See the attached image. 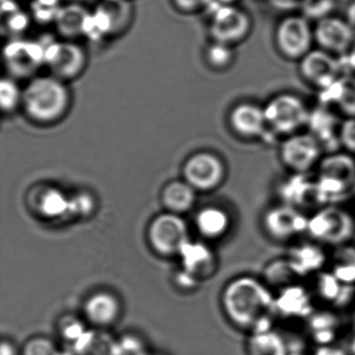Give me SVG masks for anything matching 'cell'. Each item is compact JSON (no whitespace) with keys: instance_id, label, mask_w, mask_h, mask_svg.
Returning <instances> with one entry per match:
<instances>
[{"instance_id":"cell-46","label":"cell","mask_w":355,"mask_h":355,"mask_svg":"<svg viewBox=\"0 0 355 355\" xmlns=\"http://www.w3.org/2000/svg\"><path fill=\"white\" fill-rule=\"evenodd\" d=\"M345 20L355 30V0L349 3L345 11Z\"/></svg>"},{"instance_id":"cell-33","label":"cell","mask_w":355,"mask_h":355,"mask_svg":"<svg viewBox=\"0 0 355 355\" xmlns=\"http://www.w3.org/2000/svg\"><path fill=\"white\" fill-rule=\"evenodd\" d=\"M24 91L20 90L14 78H3L0 84V103L1 109L6 113L15 111L22 105Z\"/></svg>"},{"instance_id":"cell-38","label":"cell","mask_w":355,"mask_h":355,"mask_svg":"<svg viewBox=\"0 0 355 355\" xmlns=\"http://www.w3.org/2000/svg\"><path fill=\"white\" fill-rule=\"evenodd\" d=\"M7 12L8 32L12 34H19L28 26V17L26 14L20 12L11 1H8V8L3 7V12Z\"/></svg>"},{"instance_id":"cell-11","label":"cell","mask_w":355,"mask_h":355,"mask_svg":"<svg viewBox=\"0 0 355 355\" xmlns=\"http://www.w3.org/2000/svg\"><path fill=\"white\" fill-rule=\"evenodd\" d=\"M44 65L51 76L66 82L84 71L86 55L82 47L72 41H51L44 45Z\"/></svg>"},{"instance_id":"cell-13","label":"cell","mask_w":355,"mask_h":355,"mask_svg":"<svg viewBox=\"0 0 355 355\" xmlns=\"http://www.w3.org/2000/svg\"><path fill=\"white\" fill-rule=\"evenodd\" d=\"M313 37L318 49L345 57L355 41V30L345 18L329 15L315 21Z\"/></svg>"},{"instance_id":"cell-37","label":"cell","mask_w":355,"mask_h":355,"mask_svg":"<svg viewBox=\"0 0 355 355\" xmlns=\"http://www.w3.org/2000/svg\"><path fill=\"white\" fill-rule=\"evenodd\" d=\"M22 355H65L49 338H36L26 343Z\"/></svg>"},{"instance_id":"cell-10","label":"cell","mask_w":355,"mask_h":355,"mask_svg":"<svg viewBox=\"0 0 355 355\" xmlns=\"http://www.w3.org/2000/svg\"><path fill=\"white\" fill-rule=\"evenodd\" d=\"M313 174L288 173L278 180L274 190L277 202L292 205L309 214L323 207L315 175L311 176Z\"/></svg>"},{"instance_id":"cell-48","label":"cell","mask_w":355,"mask_h":355,"mask_svg":"<svg viewBox=\"0 0 355 355\" xmlns=\"http://www.w3.org/2000/svg\"><path fill=\"white\" fill-rule=\"evenodd\" d=\"M348 351L349 353H350V355H355V332H353L352 338H351Z\"/></svg>"},{"instance_id":"cell-35","label":"cell","mask_w":355,"mask_h":355,"mask_svg":"<svg viewBox=\"0 0 355 355\" xmlns=\"http://www.w3.org/2000/svg\"><path fill=\"white\" fill-rule=\"evenodd\" d=\"M33 15L41 22L55 21L61 6L60 0H34Z\"/></svg>"},{"instance_id":"cell-8","label":"cell","mask_w":355,"mask_h":355,"mask_svg":"<svg viewBox=\"0 0 355 355\" xmlns=\"http://www.w3.org/2000/svg\"><path fill=\"white\" fill-rule=\"evenodd\" d=\"M274 44L284 59L299 62L315 44L313 26L302 14L286 16L276 26Z\"/></svg>"},{"instance_id":"cell-12","label":"cell","mask_w":355,"mask_h":355,"mask_svg":"<svg viewBox=\"0 0 355 355\" xmlns=\"http://www.w3.org/2000/svg\"><path fill=\"white\" fill-rule=\"evenodd\" d=\"M209 28L214 41L234 46L250 35L252 21L244 10L236 6H227L211 14Z\"/></svg>"},{"instance_id":"cell-49","label":"cell","mask_w":355,"mask_h":355,"mask_svg":"<svg viewBox=\"0 0 355 355\" xmlns=\"http://www.w3.org/2000/svg\"><path fill=\"white\" fill-rule=\"evenodd\" d=\"M286 355H306L302 350H290Z\"/></svg>"},{"instance_id":"cell-2","label":"cell","mask_w":355,"mask_h":355,"mask_svg":"<svg viewBox=\"0 0 355 355\" xmlns=\"http://www.w3.org/2000/svg\"><path fill=\"white\" fill-rule=\"evenodd\" d=\"M69 105L70 93L65 82L53 76L31 80L22 95L24 112L37 123L59 121L67 113Z\"/></svg>"},{"instance_id":"cell-1","label":"cell","mask_w":355,"mask_h":355,"mask_svg":"<svg viewBox=\"0 0 355 355\" xmlns=\"http://www.w3.org/2000/svg\"><path fill=\"white\" fill-rule=\"evenodd\" d=\"M222 305L232 325L247 336L275 328V292L261 276L243 274L230 280L222 294Z\"/></svg>"},{"instance_id":"cell-36","label":"cell","mask_w":355,"mask_h":355,"mask_svg":"<svg viewBox=\"0 0 355 355\" xmlns=\"http://www.w3.org/2000/svg\"><path fill=\"white\" fill-rule=\"evenodd\" d=\"M334 0H302L303 16L307 19L320 20L331 15Z\"/></svg>"},{"instance_id":"cell-24","label":"cell","mask_w":355,"mask_h":355,"mask_svg":"<svg viewBox=\"0 0 355 355\" xmlns=\"http://www.w3.org/2000/svg\"><path fill=\"white\" fill-rule=\"evenodd\" d=\"M261 279L274 291L282 290L291 284L302 282L286 255L274 257L263 265Z\"/></svg>"},{"instance_id":"cell-39","label":"cell","mask_w":355,"mask_h":355,"mask_svg":"<svg viewBox=\"0 0 355 355\" xmlns=\"http://www.w3.org/2000/svg\"><path fill=\"white\" fill-rule=\"evenodd\" d=\"M338 141L340 149L355 157V118H346L340 124Z\"/></svg>"},{"instance_id":"cell-28","label":"cell","mask_w":355,"mask_h":355,"mask_svg":"<svg viewBox=\"0 0 355 355\" xmlns=\"http://www.w3.org/2000/svg\"><path fill=\"white\" fill-rule=\"evenodd\" d=\"M197 226L203 236L217 239L227 234L232 219L225 209L220 207H205L197 216Z\"/></svg>"},{"instance_id":"cell-22","label":"cell","mask_w":355,"mask_h":355,"mask_svg":"<svg viewBox=\"0 0 355 355\" xmlns=\"http://www.w3.org/2000/svg\"><path fill=\"white\" fill-rule=\"evenodd\" d=\"M324 105L332 107L340 115L355 118V74L345 72L336 83L322 91Z\"/></svg>"},{"instance_id":"cell-18","label":"cell","mask_w":355,"mask_h":355,"mask_svg":"<svg viewBox=\"0 0 355 355\" xmlns=\"http://www.w3.org/2000/svg\"><path fill=\"white\" fill-rule=\"evenodd\" d=\"M329 253L323 245L309 239L291 244L286 257L303 280L326 270L329 263Z\"/></svg>"},{"instance_id":"cell-27","label":"cell","mask_w":355,"mask_h":355,"mask_svg":"<svg viewBox=\"0 0 355 355\" xmlns=\"http://www.w3.org/2000/svg\"><path fill=\"white\" fill-rule=\"evenodd\" d=\"M327 269L345 284H355V245L331 249Z\"/></svg>"},{"instance_id":"cell-7","label":"cell","mask_w":355,"mask_h":355,"mask_svg":"<svg viewBox=\"0 0 355 355\" xmlns=\"http://www.w3.org/2000/svg\"><path fill=\"white\" fill-rule=\"evenodd\" d=\"M324 155L321 143L309 132L286 137L278 148V159L288 173H315Z\"/></svg>"},{"instance_id":"cell-20","label":"cell","mask_w":355,"mask_h":355,"mask_svg":"<svg viewBox=\"0 0 355 355\" xmlns=\"http://www.w3.org/2000/svg\"><path fill=\"white\" fill-rule=\"evenodd\" d=\"M232 132L243 140H261L269 134L263 107L251 103H241L232 107L228 116Z\"/></svg>"},{"instance_id":"cell-23","label":"cell","mask_w":355,"mask_h":355,"mask_svg":"<svg viewBox=\"0 0 355 355\" xmlns=\"http://www.w3.org/2000/svg\"><path fill=\"white\" fill-rule=\"evenodd\" d=\"M288 351V340L275 328L248 334L245 342L246 355H286Z\"/></svg>"},{"instance_id":"cell-29","label":"cell","mask_w":355,"mask_h":355,"mask_svg":"<svg viewBox=\"0 0 355 355\" xmlns=\"http://www.w3.org/2000/svg\"><path fill=\"white\" fill-rule=\"evenodd\" d=\"M76 355H121L120 344L105 334L87 331L74 344Z\"/></svg>"},{"instance_id":"cell-14","label":"cell","mask_w":355,"mask_h":355,"mask_svg":"<svg viewBox=\"0 0 355 355\" xmlns=\"http://www.w3.org/2000/svg\"><path fill=\"white\" fill-rule=\"evenodd\" d=\"M315 297L311 288L302 282L291 284L275 292V309L278 320L306 321L315 307Z\"/></svg>"},{"instance_id":"cell-9","label":"cell","mask_w":355,"mask_h":355,"mask_svg":"<svg viewBox=\"0 0 355 355\" xmlns=\"http://www.w3.org/2000/svg\"><path fill=\"white\" fill-rule=\"evenodd\" d=\"M298 63L301 78L320 92L329 88L345 73L340 58L318 47Z\"/></svg>"},{"instance_id":"cell-16","label":"cell","mask_w":355,"mask_h":355,"mask_svg":"<svg viewBox=\"0 0 355 355\" xmlns=\"http://www.w3.org/2000/svg\"><path fill=\"white\" fill-rule=\"evenodd\" d=\"M309 279L315 301L324 303L327 309L340 313L354 306L355 284H343L328 269L315 274Z\"/></svg>"},{"instance_id":"cell-3","label":"cell","mask_w":355,"mask_h":355,"mask_svg":"<svg viewBox=\"0 0 355 355\" xmlns=\"http://www.w3.org/2000/svg\"><path fill=\"white\" fill-rule=\"evenodd\" d=\"M313 175L322 205H340L355 191V157L343 149L326 153Z\"/></svg>"},{"instance_id":"cell-4","label":"cell","mask_w":355,"mask_h":355,"mask_svg":"<svg viewBox=\"0 0 355 355\" xmlns=\"http://www.w3.org/2000/svg\"><path fill=\"white\" fill-rule=\"evenodd\" d=\"M306 236L326 248L352 243L355 218L351 209L340 205H326L309 215Z\"/></svg>"},{"instance_id":"cell-50","label":"cell","mask_w":355,"mask_h":355,"mask_svg":"<svg viewBox=\"0 0 355 355\" xmlns=\"http://www.w3.org/2000/svg\"><path fill=\"white\" fill-rule=\"evenodd\" d=\"M352 328L353 332H355V305L352 309Z\"/></svg>"},{"instance_id":"cell-19","label":"cell","mask_w":355,"mask_h":355,"mask_svg":"<svg viewBox=\"0 0 355 355\" xmlns=\"http://www.w3.org/2000/svg\"><path fill=\"white\" fill-rule=\"evenodd\" d=\"M223 161L213 153H201L193 155L184 166L187 182L193 188L211 190L217 188L225 178Z\"/></svg>"},{"instance_id":"cell-51","label":"cell","mask_w":355,"mask_h":355,"mask_svg":"<svg viewBox=\"0 0 355 355\" xmlns=\"http://www.w3.org/2000/svg\"><path fill=\"white\" fill-rule=\"evenodd\" d=\"M351 211H352L353 216H354L355 218V191L352 195V209H351Z\"/></svg>"},{"instance_id":"cell-40","label":"cell","mask_w":355,"mask_h":355,"mask_svg":"<svg viewBox=\"0 0 355 355\" xmlns=\"http://www.w3.org/2000/svg\"><path fill=\"white\" fill-rule=\"evenodd\" d=\"M93 207V201L87 195H78L70 199V211L78 215H86L91 211Z\"/></svg>"},{"instance_id":"cell-21","label":"cell","mask_w":355,"mask_h":355,"mask_svg":"<svg viewBox=\"0 0 355 355\" xmlns=\"http://www.w3.org/2000/svg\"><path fill=\"white\" fill-rule=\"evenodd\" d=\"M304 323L307 336L315 346L336 344L342 329L338 311L327 307L315 309Z\"/></svg>"},{"instance_id":"cell-34","label":"cell","mask_w":355,"mask_h":355,"mask_svg":"<svg viewBox=\"0 0 355 355\" xmlns=\"http://www.w3.org/2000/svg\"><path fill=\"white\" fill-rule=\"evenodd\" d=\"M234 59V51L230 45L214 42L207 49V61L211 68L222 70L232 65Z\"/></svg>"},{"instance_id":"cell-5","label":"cell","mask_w":355,"mask_h":355,"mask_svg":"<svg viewBox=\"0 0 355 355\" xmlns=\"http://www.w3.org/2000/svg\"><path fill=\"white\" fill-rule=\"evenodd\" d=\"M309 215L292 205L273 203L261 214L259 227L271 242L291 245L306 236Z\"/></svg>"},{"instance_id":"cell-47","label":"cell","mask_w":355,"mask_h":355,"mask_svg":"<svg viewBox=\"0 0 355 355\" xmlns=\"http://www.w3.org/2000/svg\"><path fill=\"white\" fill-rule=\"evenodd\" d=\"M0 355H17V351L11 343L3 340L0 347Z\"/></svg>"},{"instance_id":"cell-41","label":"cell","mask_w":355,"mask_h":355,"mask_svg":"<svg viewBox=\"0 0 355 355\" xmlns=\"http://www.w3.org/2000/svg\"><path fill=\"white\" fill-rule=\"evenodd\" d=\"M311 355H350L347 349L342 348L336 344L315 346Z\"/></svg>"},{"instance_id":"cell-45","label":"cell","mask_w":355,"mask_h":355,"mask_svg":"<svg viewBox=\"0 0 355 355\" xmlns=\"http://www.w3.org/2000/svg\"><path fill=\"white\" fill-rule=\"evenodd\" d=\"M344 68L349 70L350 73L355 74V41L345 57L342 58Z\"/></svg>"},{"instance_id":"cell-30","label":"cell","mask_w":355,"mask_h":355,"mask_svg":"<svg viewBox=\"0 0 355 355\" xmlns=\"http://www.w3.org/2000/svg\"><path fill=\"white\" fill-rule=\"evenodd\" d=\"M119 306L116 299L107 293H99L89 299L86 313L91 321L96 324L111 323L117 318Z\"/></svg>"},{"instance_id":"cell-31","label":"cell","mask_w":355,"mask_h":355,"mask_svg":"<svg viewBox=\"0 0 355 355\" xmlns=\"http://www.w3.org/2000/svg\"><path fill=\"white\" fill-rule=\"evenodd\" d=\"M163 201L172 211H188L195 201L194 189L189 182H172L164 190Z\"/></svg>"},{"instance_id":"cell-15","label":"cell","mask_w":355,"mask_h":355,"mask_svg":"<svg viewBox=\"0 0 355 355\" xmlns=\"http://www.w3.org/2000/svg\"><path fill=\"white\" fill-rule=\"evenodd\" d=\"M45 46L37 41L14 39L5 47L8 71L14 78H28L44 65Z\"/></svg>"},{"instance_id":"cell-32","label":"cell","mask_w":355,"mask_h":355,"mask_svg":"<svg viewBox=\"0 0 355 355\" xmlns=\"http://www.w3.org/2000/svg\"><path fill=\"white\" fill-rule=\"evenodd\" d=\"M40 209L43 215L49 218H58L70 211V199H68L61 191H47L41 199Z\"/></svg>"},{"instance_id":"cell-43","label":"cell","mask_w":355,"mask_h":355,"mask_svg":"<svg viewBox=\"0 0 355 355\" xmlns=\"http://www.w3.org/2000/svg\"><path fill=\"white\" fill-rule=\"evenodd\" d=\"M174 6L182 12H194L205 8L207 0H173Z\"/></svg>"},{"instance_id":"cell-17","label":"cell","mask_w":355,"mask_h":355,"mask_svg":"<svg viewBox=\"0 0 355 355\" xmlns=\"http://www.w3.org/2000/svg\"><path fill=\"white\" fill-rule=\"evenodd\" d=\"M151 244L163 254L180 253L189 243L188 228L184 220L173 214H165L153 220L149 230Z\"/></svg>"},{"instance_id":"cell-44","label":"cell","mask_w":355,"mask_h":355,"mask_svg":"<svg viewBox=\"0 0 355 355\" xmlns=\"http://www.w3.org/2000/svg\"><path fill=\"white\" fill-rule=\"evenodd\" d=\"M236 0H207L205 9L209 10V13H215L217 10L227 6H234Z\"/></svg>"},{"instance_id":"cell-6","label":"cell","mask_w":355,"mask_h":355,"mask_svg":"<svg viewBox=\"0 0 355 355\" xmlns=\"http://www.w3.org/2000/svg\"><path fill=\"white\" fill-rule=\"evenodd\" d=\"M269 132L284 138L303 132L311 112L302 98L292 93L275 95L263 105Z\"/></svg>"},{"instance_id":"cell-25","label":"cell","mask_w":355,"mask_h":355,"mask_svg":"<svg viewBox=\"0 0 355 355\" xmlns=\"http://www.w3.org/2000/svg\"><path fill=\"white\" fill-rule=\"evenodd\" d=\"M180 253L186 271L191 275H209L215 269L213 251L205 245L189 242Z\"/></svg>"},{"instance_id":"cell-42","label":"cell","mask_w":355,"mask_h":355,"mask_svg":"<svg viewBox=\"0 0 355 355\" xmlns=\"http://www.w3.org/2000/svg\"><path fill=\"white\" fill-rule=\"evenodd\" d=\"M63 332L66 338L73 340L74 344H76L87 331L78 322H72V323H69L64 327Z\"/></svg>"},{"instance_id":"cell-26","label":"cell","mask_w":355,"mask_h":355,"mask_svg":"<svg viewBox=\"0 0 355 355\" xmlns=\"http://www.w3.org/2000/svg\"><path fill=\"white\" fill-rule=\"evenodd\" d=\"M90 12L80 6L71 5L62 7L55 19L58 32L65 37L72 39L80 35L86 34L87 22Z\"/></svg>"}]
</instances>
